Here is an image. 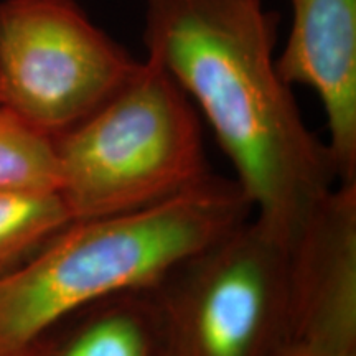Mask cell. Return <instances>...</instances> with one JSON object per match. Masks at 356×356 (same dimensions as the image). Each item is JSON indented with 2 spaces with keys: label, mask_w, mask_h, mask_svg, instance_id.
I'll return each mask as SVG.
<instances>
[{
  "label": "cell",
  "mask_w": 356,
  "mask_h": 356,
  "mask_svg": "<svg viewBox=\"0 0 356 356\" xmlns=\"http://www.w3.org/2000/svg\"><path fill=\"white\" fill-rule=\"evenodd\" d=\"M0 190L58 191L55 139L0 102Z\"/></svg>",
  "instance_id": "cell-9"
},
{
  "label": "cell",
  "mask_w": 356,
  "mask_h": 356,
  "mask_svg": "<svg viewBox=\"0 0 356 356\" xmlns=\"http://www.w3.org/2000/svg\"><path fill=\"white\" fill-rule=\"evenodd\" d=\"M251 215L234 180L210 175L144 210L71 221L24 262L0 273V356H24L89 305L155 289Z\"/></svg>",
  "instance_id": "cell-2"
},
{
  "label": "cell",
  "mask_w": 356,
  "mask_h": 356,
  "mask_svg": "<svg viewBox=\"0 0 356 356\" xmlns=\"http://www.w3.org/2000/svg\"><path fill=\"white\" fill-rule=\"evenodd\" d=\"M277 24L261 0H145L147 56L202 109L256 220L292 246L338 178L275 68Z\"/></svg>",
  "instance_id": "cell-1"
},
{
  "label": "cell",
  "mask_w": 356,
  "mask_h": 356,
  "mask_svg": "<svg viewBox=\"0 0 356 356\" xmlns=\"http://www.w3.org/2000/svg\"><path fill=\"white\" fill-rule=\"evenodd\" d=\"M270 356H356V350L337 348V346L287 333L282 343Z\"/></svg>",
  "instance_id": "cell-10"
},
{
  "label": "cell",
  "mask_w": 356,
  "mask_h": 356,
  "mask_svg": "<svg viewBox=\"0 0 356 356\" xmlns=\"http://www.w3.org/2000/svg\"><path fill=\"white\" fill-rule=\"evenodd\" d=\"M74 0L0 2V102L53 139L139 68Z\"/></svg>",
  "instance_id": "cell-5"
},
{
  "label": "cell",
  "mask_w": 356,
  "mask_h": 356,
  "mask_svg": "<svg viewBox=\"0 0 356 356\" xmlns=\"http://www.w3.org/2000/svg\"><path fill=\"white\" fill-rule=\"evenodd\" d=\"M152 292L159 356H270L287 335L291 246L249 218Z\"/></svg>",
  "instance_id": "cell-4"
},
{
  "label": "cell",
  "mask_w": 356,
  "mask_h": 356,
  "mask_svg": "<svg viewBox=\"0 0 356 356\" xmlns=\"http://www.w3.org/2000/svg\"><path fill=\"white\" fill-rule=\"evenodd\" d=\"M73 221L167 202L211 175L190 97L152 58L95 113L55 137Z\"/></svg>",
  "instance_id": "cell-3"
},
{
  "label": "cell",
  "mask_w": 356,
  "mask_h": 356,
  "mask_svg": "<svg viewBox=\"0 0 356 356\" xmlns=\"http://www.w3.org/2000/svg\"><path fill=\"white\" fill-rule=\"evenodd\" d=\"M24 356H159L152 289L109 297L76 312Z\"/></svg>",
  "instance_id": "cell-7"
},
{
  "label": "cell",
  "mask_w": 356,
  "mask_h": 356,
  "mask_svg": "<svg viewBox=\"0 0 356 356\" xmlns=\"http://www.w3.org/2000/svg\"><path fill=\"white\" fill-rule=\"evenodd\" d=\"M71 221L58 191L0 190V273L24 262Z\"/></svg>",
  "instance_id": "cell-8"
},
{
  "label": "cell",
  "mask_w": 356,
  "mask_h": 356,
  "mask_svg": "<svg viewBox=\"0 0 356 356\" xmlns=\"http://www.w3.org/2000/svg\"><path fill=\"white\" fill-rule=\"evenodd\" d=\"M292 26L275 68L317 92L338 184H356V0H291Z\"/></svg>",
  "instance_id": "cell-6"
}]
</instances>
